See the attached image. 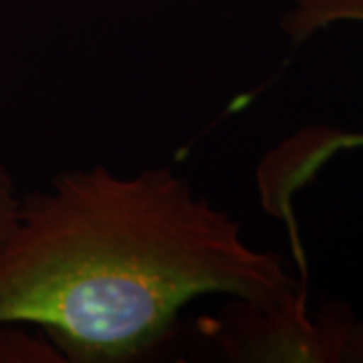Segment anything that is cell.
<instances>
[{"label": "cell", "mask_w": 363, "mask_h": 363, "mask_svg": "<svg viewBox=\"0 0 363 363\" xmlns=\"http://www.w3.org/2000/svg\"><path fill=\"white\" fill-rule=\"evenodd\" d=\"M303 293L277 252L166 166L59 172L21 196L0 236V325H37L65 362L152 355L202 295L279 307Z\"/></svg>", "instance_id": "6da1fadb"}, {"label": "cell", "mask_w": 363, "mask_h": 363, "mask_svg": "<svg viewBox=\"0 0 363 363\" xmlns=\"http://www.w3.org/2000/svg\"><path fill=\"white\" fill-rule=\"evenodd\" d=\"M353 315L345 305L307 309V293L279 307L234 301L206 327L218 353L233 362H341Z\"/></svg>", "instance_id": "7a4b0ae2"}, {"label": "cell", "mask_w": 363, "mask_h": 363, "mask_svg": "<svg viewBox=\"0 0 363 363\" xmlns=\"http://www.w3.org/2000/svg\"><path fill=\"white\" fill-rule=\"evenodd\" d=\"M341 23L363 25V0H289V9L279 21L283 35L293 47ZM362 147L363 133L313 128L291 135L262 160L259 168L260 200L267 212L285 218L293 240H297L293 216L295 192L311 182L335 154Z\"/></svg>", "instance_id": "3957f363"}, {"label": "cell", "mask_w": 363, "mask_h": 363, "mask_svg": "<svg viewBox=\"0 0 363 363\" xmlns=\"http://www.w3.org/2000/svg\"><path fill=\"white\" fill-rule=\"evenodd\" d=\"M0 362H65L51 339L28 335L18 325H0Z\"/></svg>", "instance_id": "277c9868"}, {"label": "cell", "mask_w": 363, "mask_h": 363, "mask_svg": "<svg viewBox=\"0 0 363 363\" xmlns=\"http://www.w3.org/2000/svg\"><path fill=\"white\" fill-rule=\"evenodd\" d=\"M21 194L16 190L13 174L0 164V236L11 226Z\"/></svg>", "instance_id": "5b68a950"}, {"label": "cell", "mask_w": 363, "mask_h": 363, "mask_svg": "<svg viewBox=\"0 0 363 363\" xmlns=\"http://www.w3.org/2000/svg\"><path fill=\"white\" fill-rule=\"evenodd\" d=\"M343 362L363 363V323L362 321H351L345 347H343Z\"/></svg>", "instance_id": "8992f818"}]
</instances>
